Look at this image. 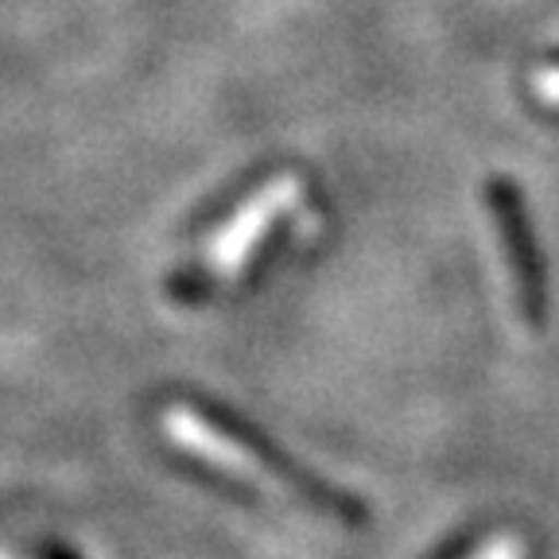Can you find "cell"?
<instances>
[{
    "instance_id": "cell-1",
    "label": "cell",
    "mask_w": 559,
    "mask_h": 559,
    "mask_svg": "<svg viewBox=\"0 0 559 559\" xmlns=\"http://www.w3.org/2000/svg\"><path fill=\"white\" fill-rule=\"evenodd\" d=\"M288 194H292V183H272V191H264L261 199H257V214H241V222H234V226L226 229V237L214 245V257H218L226 269L241 264V257L249 253L253 237L269 226L272 214H276V206H284V199H288Z\"/></svg>"
},
{
    "instance_id": "cell-2",
    "label": "cell",
    "mask_w": 559,
    "mask_h": 559,
    "mask_svg": "<svg viewBox=\"0 0 559 559\" xmlns=\"http://www.w3.org/2000/svg\"><path fill=\"white\" fill-rule=\"evenodd\" d=\"M478 559H516V548H513V544H493V548H489L486 556H478Z\"/></svg>"
}]
</instances>
